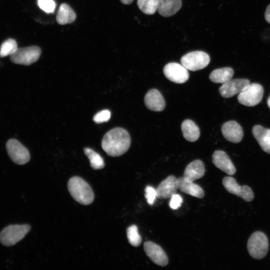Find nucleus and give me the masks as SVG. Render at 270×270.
Listing matches in <instances>:
<instances>
[{
  "label": "nucleus",
  "instance_id": "obj_29",
  "mask_svg": "<svg viewBox=\"0 0 270 270\" xmlns=\"http://www.w3.org/2000/svg\"><path fill=\"white\" fill-rule=\"evenodd\" d=\"M111 116L110 112L108 110H104L98 112L94 116V121L98 124L108 122Z\"/></svg>",
  "mask_w": 270,
  "mask_h": 270
},
{
  "label": "nucleus",
  "instance_id": "obj_26",
  "mask_svg": "<svg viewBox=\"0 0 270 270\" xmlns=\"http://www.w3.org/2000/svg\"><path fill=\"white\" fill-rule=\"evenodd\" d=\"M18 48L16 41L9 38L4 41L0 48V57L3 58L14 54Z\"/></svg>",
  "mask_w": 270,
  "mask_h": 270
},
{
  "label": "nucleus",
  "instance_id": "obj_5",
  "mask_svg": "<svg viewBox=\"0 0 270 270\" xmlns=\"http://www.w3.org/2000/svg\"><path fill=\"white\" fill-rule=\"evenodd\" d=\"M264 92L262 86L257 83H250L238 94V100L244 106H254L262 101Z\"/></svg>",
  "mask_w": 270,
  "mask_h": 270
},
{
  "label": "nucleus",
  "instance_id": "obj_25",
  "mask_svg": "<svg viewBox=\"0 0 270 270\" xmlns=\"http://www.w3.org/2000/svg\"><path fill=\"white\" fill-rule=\"evenodd\" d=\"M140 10L146 14H152L158 9V0H138Z\"/></svg>",
  "mask_w": 270,
  "mask_h": 270
},
{
  "label": "nucleus",
  "instance_id": "obj_19",
  "mask_svg": "<svg viewBox=\"0 0 270 270\" xmlns=\"http://www.w3.org/2000/svg\"><path fill=\"white\" fill-rule=\"evenodd\" d=\"M178 188L182 192L193 196L202 198L204 196L202 188L193 182L188 180L183 176L178 179Z\"/></svg>",
  "mask_w": 270,
  "mask_h": 270
},
{
  "label": "nucleus",
  "instance_id": "obj_8",
  "mask_svg": "<svg viewBox=\"0 0 270 270\" xmlns=\"http://www.w3.org/2000/svg\"><path fill=\"white\" fill-rule=\"evenodd\" d=\"M6 148L10 158L14 163L22 165L30 160L28 150L18 140H9L6 142Z\"/></svg>",
  "mask_w": 270,
  "mask_h": 270
},
{
  "label": "nucleus",
  "instance_id": "obj_16",
  "mask_svg": "<svg viewBox=\"0 0 270 270\" xmlns=\"http://www.w3.org/2000/svg\"><path fill=\"white\" fill-rule=\"evenodd\" d=\"M144 102L148 109L154 112H162L166 106L163 96L159 90L155 88L150 89L147 92Z\"/></svg>",
  "mask_w": 270,
  "mask_h": 270
},
{
  "label": "nucleus",
  "instance_id": "obj_24",
  "mask_svg": "<svg viewBox=\"0 0 270 270\" xmlns=\"http://www.w3.org/2000/svg\"><path fill=\"white\" fill-rule=\"evenodd\" d=\"M84 152L88 158L91 167L94 170L102 169L104 166L102 157L90 148H84Z\"/></svg>",
  "mask_w": 270,
  "mask_h": 270
},
{
  "label": "nucleus",
  "instance_id": "obj_1",
  "mask_svg": "<svg viewBox=\"0 0 270 270\" xmlns=\"http://www.w3.org/2000/svg\"><path fill=\"white\" fill-rule=\"evenodd\" d=\"M130 142V136L126 130L116 128L105 134L102 141V147L108 156H119L128 151Z\"/></svg>",
  "mask_w": 270,
  "mask_h": 270
},
{
  "label": "nucleus",
  "instance_id": "obj_2",
  "mask_svg": "<svg viewBox=\"0 0 270 270\" xmlns=\"http://www.w3.org/2000/svg\"><path fill=\"white\" fill-rule=\"evenodd\" d=\"M68 187L70 195L80 204L88 205L94 201L92 190L82 178L78 176L71 178L68 182Z\"/></svg>",
  "mask_w": 270,
  "mask_h": 270
},
{
  "label": "nucleus",
  "instance_id": "obj_30",
  "mask_svg": "<svg viewBox=\"0 0 270 270\" xmlns=\"http://www.w3.org/2000/svg\"><path fill=\"white\" fill-rule=\"evenodd\" d=\"M145 197L148 203L150 205H152L157 197L156 189L151 186H148L145 188Z\"/></svg>",
  "mask_w": 270,
  "mask_h": 270
},
{
  "label": "nucleus",
  "instance_id": "obj_33",
  "mask_svg": "<svg viewBox=\"0 0 270 270\" xmlns=\"http://www.w3.org/2000/svg\"><path fill=\"white\" fill-rule=\"evenodd\" d=\"M120 2L124 4H130L134 0H120Z\"/></svg>",
  "mask_w": 270,
  "mask_h": 270
},
{
  "label": "nucleus",
  "instance_id": "obj_14",
  "mask_svg": "<svg viewBox=\"0 0 270 270\" xmlns=\"http://www.w3.org/2000/svg\"><path fill=\"white\" fill-rule=\"evenodd\" d=\"M214 166L229 175H234L236 168L228 155L224 151L216 150L212 156Z\"/></svg>",
  "mask_w": 270,
  "mask_h": 270
},
{
  "label": "nucleus",
  "instance_id": "obj_27",
  "mask_svg": "<svg viewBox=\"0 0 270 270\" xmlns=\"http://www.w3.org/2000/svg\"><path fill=\"white\" fill-rule=\"evenodd\" d=\"M127 238L129 243L134 246H138L142 242L141 236L139 234L138 229L136 225L129 226L126 230Z\"/></svg>",
  "mask_w": 270,
  "mask_h": 270
},
{
  "label": "nucleus",
  "instance_id": "obj_23",
  "mask_svg": "<svg viewBox=\"0 0 270 270\" xmlns=\"http://www.w3.org/2000/svg\"><path fill=\"white\" fill-rule=\"evenodd\" d=\"M234 74L233 69L230 67L217 68L211 72L209 78L214 83L224 84L232 79Z\"/></svg>",
  "mask_w": 270,
  "mask_h": 270
},
{
  "label": "nucleus",
  "instance_id": "obj_20",
  "mask_svg": "<svg viewBox=\"0 0 270 270\" xmlns=\"http://www.w3.org/2000/svg\"><path fill=\"white\" fill-rule=\"evenodd\" d=\"M182 6V0H158L157 10L161 16L168 17L176 14Z\"/></svg>",
  "mask_w": 270,
  "mask_h": 270
},
{
  "label": "nucleus",
  "instance_id": "obj_17",
  "mask_svg": "<svg viewBox=\"0 0 270 270\" xmlns=\"http://www.w3.org/2000/svg\"><path fill=\"white\" fill-rule=\"evenodd\" d=\"M252 132L262 149L270 154V129L255 125L252 128Z\"/></svg>",
  "mask_w": 270,
  "mask_h": 270
},
{
  "label": "nucleus",
  "instance_id": "obj_12",
  "mask_svg": "<svg viewBox=\"0 0 270 270\" xmlns=\"http://www.w3.org/2000/svg\"><path fill=\"white\" fill-rule=\"evenodd\" d=\"M144 246L146 254L153 262L162 266L168 264V258L160 246L150 241L144 242Z\"/></svg>",
  "mask_w": 270,
  "mask_h": 270
},
{
  "label": "nucleus",
  "instance_id": "obj_15",
  "mask_svg": "<svg viewBox=\"0 0 270 270\" xmlns=\"http://www.w3.org/2000/svg\"><path fill=\"white\" fill-rule=\"evenodd\" d=\"M178 189V179L170 175L162 180L156 188V196L160 198H170L176 194Z\"/></svg>",
  "mask_w": 270,
  "mask_h": 270
},
{
  "label": "nucleus",
  "instance_id": "obj_10",
  "mask_svg": "<svg viewBox=\"0 0 270 270\" xmlns=\"http://www.w3.org/2000/svg\"><path fill=\"white\" fill-rule=\"evenodd\" d=\"M163 72L166 78L176 84H183L189 78L188 70L182 64L177 62H170L163 68Z\"/></svg>",
  "mask_w": 270,
  "mask_h": 270
},
{
  "label": "nucleus",
  "instance_id": "obj_18",
  "mask_svg": "<svg viewBox=\"0 0 270 270\" xmlns=\"http://www.w3.org/2000/svg\"><path fill=\"white\" fill-rule=\"evenodd\" d=\"M205 173L204 165L200 160H196L190 163L186 168L183 177L194 182L202 177Z\"/></svg>",
  "mask_w": 270,
  "mask_h": 270
},
{
  "label": "nucleus",
  "instance_id": "obj_6",
  "mask_svg": "<svg viewBox=\"0 0 270 270\" xmlns=\"http://www.w3.org/2000/svg\"><path fill=\"white\" fill-rule=\"evenodd\" d=\"M210 60L208 54L202 51L196 50L183 56L180 62L188 70L196 71L206 68L209 64Z\"/></svg>",
  "mask_w": 270,
  "mask_h": 270
},
{
  "label": "nucleus",
  "instance_id": "obj_32",
  "mask_svg": "<svg viewBox=\"0 0 270 270\" xmlns=\"http://www.w3.org/2000/svg\"><path fill=\"white\" fill-rule=\"evenodd\" d=\"M264 18L266 20L269 24H270V4H269L266 8L264 14Z\"/></svg>",
  "mask_w": 270,
  "mask_h": 270
},
{
  "label": "nucleus",
  "instance_id": "obj_11",
  "mask_svg": "<svg viewBox=\"0 0 270 270\" xmlns=\"http://www.w3.org/2000/svg\"><path fill=\"white\" fill-rule=\"evenodd\" d=\"M250 84L246 78H236L230 80L222 84L219 88V92L224 98H228L239 94L244 88Z\"/></svg>",
  "mask_w": 270,
  "mask_h": 270
},
{
  "label": "nucleus",
  "instance_id": "obj_28",
  "mask_svg": "<svg viewBox=\"0 0 270 270\" xmlns=\"http://www.w3.org/2000/svg\"><path fill=\"white\" fill-rule=\"evenodd\" d=\"M38 7L46 13L53 12L55 10L56 4L53 0H38Z\"/></svg>",
  "mask_w": 270,
  "mask_h": 270
},
{
  "label": "nucleus",
  "instance_id": "obj_7",
  "mask_svg": "<svg viewBox=\"0 0 270 270\" xmlns=\"http://www.w3.org/2000/svg\"><path fill=\"white\" fill-rule=\"evenodd\" d=\"M41 54L40 48L37 46L18 48L10 56L11 61L16 64L30 65L36 62Z\"/></svg>",
  "mask_w": 270,
  "mask_h": 270
},
{
  "label": "nucleus",
  "instance_id": "obj_3",
  "mask_svg": "<svg viewBox=\"0 0 270 270\" xmlns=\"http://www.w3.org/2000/svg\"><path fill=\"white\" fill-rule=\"evenodd\" d=\"M247 248L252 258L257 260L264 258L266 255L269 248L267 236L260 231L254 232L248 240Z\"/></svg>",
  "mask_w": 270,
  "mask_h": 270
},
{
  "label": "nucleus",
  "instance_id": "obj_22",
  "mask_svg": "<svg viewBox=\"0 0 270 270\" xmlns=\"http://www.w3.org/2000/svg\"><path fill=\"white\" fill-rule=\"evenodd\" d=\"M76 14L71 7L66 4H62L58 10L56 20L60 24H71L74 21Z\"/></svg>",
  "mask_w": 270,
  "mask_h": 270
},
{
  "label": "nucleus",
  "instance_id": "obj_31",
  "mask_svg": "<svg viewBox=\"0 0 270 270\" xmlns=\"http://www.w3.org/2000/svg\"><path fill=\"white\" fill-rule=\"evenodd\" d=\"M182 202V198L179 194H176L170 198L169 205L172 209L176 210L181 206Z\"/></svg>",
  "mask_w": 270,
  "mask_h": 270
},
{
  "label": "nucleus",
  "instance_id": "obj_34",
  "mask_svg": "<svg viewBox=\"0 0 270 270\" xmlns=\"http://www.w3.org/2000/svg\"><path fill=\"white\" fill-rule=\"evenodd\" d=\"M267 104L268 106V108H270V96L268 97V100H267Z\"/></svg>",
  "mask_w": 270,
  "mask_h": 270
},
{
  "label": "nucleus",
  "instance_id": "obj_13",
  "mask_svg": "<svg viewBox=\"0 0 270 270\" xmlns=\"http://www.w3.org/2000/svg\"><path fill=\"white\" fill-rule=\"evenodd\" d=\"M222 132L224 138L233 143L241 142L244 136L242 126L234 120H230L224 122L222 126Z\"/></svg>",
  "mask_w": 270,
  "mask_h": 270
},
{
  "label": "nucleus",
  "instance_id": "obj_4",
  "mask_svg": "<svg viewBox=\"0 0 270 270\" xmlns=\"http://www.w3.org/2000/svg\"><path fill=\"white\" fill-rule=\"evenodd\" d=\"M30 225L14 224L4 228L0 232V242L6 246H12L22 240L29 232Z\"/></svg>",
  "mask_w": 270,
  "mask_h": 270
},
{
  "label": "nucleus",
  "instance_id": "obj_9",
  "mask_svg": "<svg viewBox=\"0 0 270 270\" xmlns=\"http://www.w3.org/2000/svg\"><path fill=\"white\" fill-rule=\"evenodd\" d=\"M222 183L228 192L240 197L246 202H250L254 198V192L250 187L246 185L240 186L232 177H224Z\"/></svg>",
  "mask_w": 270,
  "mask_h": 270
},
{
  "label": "nucleus",
  "instance_id": "obj_21",
  "mask_svg": "<svg viewBox=\"0 0 270 270\" xmlns=\"http://www.w3.org/2000/svg\"><path fill=\"white\" fill-rule=\"evenodd\" d=\"M183 136L188 141L194 142L197 140L200 136V130L194 122L190 119L184 120L181 124Z\"/></svg>",
  "mask_w": 270,
  "mask_h": 270
}]
</instances>
